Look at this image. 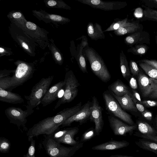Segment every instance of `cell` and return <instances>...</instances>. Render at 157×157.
Returning a JSON list of instances; mask_svg holds the SVG:
<instances>
[{
  "label": "cell",
  "mask_w": 157,
  "mask_h": 157,
  "mask_svg": "<svg viewBox=\"0 0 157 157\" xmlns=\"http://www.w3.org/2000/svg\"><path fill=\"white\" fill-rule=\"evenodd\" d=\"M81 105L80 102L73 107L64 109L54 116L44 119L28 130L27 136L34 137L41 135L52 134L64 121L79 111L82 107Z\"/></svg>",
  "instance_id": "6da1fadb"
},
{
  "label": "cell",
  "mask_w": 157,
  "mask_h": 157,
  "mask_svg": "<svg viewBox=\"0 0 157 157\" xmlns=\"http://www.w3.org/2000/svg\"><path fill=\"white\" fill-rule=\"evenodd\" d=\"M33 72L31 66L25 63H19L12 77L0 78V88L11 91L32 78Z\"/></svg>",
  "instance_id": "7a4b0ae2"
},
{
  "label": "cell",
  "mask_w": 157,
  "mask_h": 157,
  "mask_svg": "<svg viewBox=\"0 0 157 157\" xmlns=\"http://www.w3.org/2000/svg\"><path fill=\"white\" fill-rule=\"evenodd\" d=\"M82 53L88 61L93 73L101 80L107 82L111 76L102 58L93 48L88 45L84 48Z\"/></svg>",
  "instance_id": "3957f363"
},
{
  "label": "cell",
  "mask_w": 157,
  "mask_h": 157,
  "mask_svg": "<svg viewBox=\"0 0 157 157\" xmlns=\"http://www.w3.org/2000/svg\"><path fill=\"white\" fill-rule=\"evenodd\" d=\"M42 144L50 157H71L82 147L83 143L79 142L75 146L66 147L56 141L50 135H45Z\"/></svg>",
  "instance_id": "277c9868"
},
{
  "label": "cell",
  "mask_w": 157,
  "mask_h": 157,
  "mask_svg": "<svg viewBox=\"0 0 157 157\" xmlns=\"http://www.w3.org/2000/svg\"><path fill=\"white\" fill-rule=\"evenodd\" d=\"M53 75L42 78L33 87L29 96H24L27 101V109L34 112L33 109L41 103V99L49 89L53 80Z\"/></svg>",
  "instance_id": "5b68a950"
},
{
  "label": "cell",
  "mask_w": 157,
  "mask_h": 157,
  "mask_svg": "<svg viewBox=\"0 0 157 157\" xmlns=\"http://www.w3.org/2000/svg\"><path fill=\"white\" fill-rule=\"evenodd\" d=\"M64 80L65 82L64 93L56 103L55 110L62 104L71 102L78 95V87L80 84L72 71L66 73Z\"/></svg>",
  "instance_id": "8992f818"
},
{
  "label": "cell",
  "mask_w": 157,
  "mask_h": 157,
  "mask_svg": "<svg viewBox=\"0 0 157 157\" xmlns=\"http://www.w3.org/2000/svg\"><path fill=\"white\" fill-rule=\"evenodd\" d=\"M103 97L105 101L106 109L130 125H135L131 116L124 111L114 97L108 91L104 92Z\"/></svg>",
  "instance_id": "52a82bcc"
},
{
  "label": "cell",
  "mask_w": 157,
  "mask_h": 157,
  "mask_svg": "<svg viewBox=\"0 0 157 157\" xmlns=\"http://www.w3.org/2000/svg\"><path fill=\"white\" fill-rule=\"evenodd\" d=\"M33 112L26 109L24 110L21 108L10 107L7 108L5 111V114L10 123L16 125L18 128L25 127L27 122V117Z\"/></svg>",
  "instance_id": "ba28073f"
},
{
  "label": "cell",
  "mask_w": 157,
  "mask_h": 157,
  "mask_svg": "<svg viewBox=\"0 0 157 157\" xmlns=\"http://www.w3.org/2000/svg\"><path fill=\"white\" fill-rule=\"evenodd\" d=\"M92 8L105 11L119 10L127 5L126 2H105L100 0H76Z\"/></svg>",
  "instance_id": "9c48e42d"
},
{
  "label": "cell",
  "mask_w": 157,
  "mask_h": 157,
  "mask_svg": "<svg viewBox=\"0 0 157 157\" xmlns=\"http://www.w3.org/2000/svg\"><path fill=\"white\" fill-rule=\"evenodd\" d=\"M89 119L91 121L94 123L95 125L94 129L96 135H98L102 130L104 121L102 108L99 105L97 98L94 96L92 98Z\"/></svg>",
  "instance_id": "30bf717a"
},
{
  "label": "cell",
  "mask_w": 157,
  "mask_h": 157,
  "mask_svg": "<svg viewBox=\"0 0 157 157\" xmlns=\"http://www.w3.org/2000/svg\"><path fill=\"white\" fill-rule=\"evenodd\" d=\"M109 125L115 135L126 136L127 133L132 135L137 125H128L119 119L111 116H108Z\"/></svg>",
  "instance_id": "8fae6325"
},
{
  "label": "cell",
  "mask_w": 157,
  "mask_h": 157,
  "mask_svg": "<svg viewBox=\"0 0 157 157\" xmlns=\"http://www.w3.org/2000/svg\"><path fill=\"white\" fill-rule=\"evenodd\" d=\"M91 105L92 102L89 101L84 104L76 113L62 123L61 125L62 127L70 126L74 122H79L80 125L85 123L90 118Z\"/></svg>",
  "instance_id": "7c38bea8"
},
{
  "label": "cell",
  "mask_w": 157,
  "mask_h": 157,
  "mask_svg": "<svg viewBox=\"0 0 157 157\" xmlns=\"http://www.w3.org/2000/svg\"><path fill=\"white\" fill-rule=\"evenodd\" d=\"M150 36L146 31H141L132 33L124 39V43L131 47L137 44H150Z\"/></svg>",
  "instance_id": "4fadbf2b"
},
{
  "label": "cell",
  "mask_w": 157,
  "mask_h": 157,
  "mask_svg": "<svg viewBox=\"0 0 157 157\" xmlns=\"http://www.w3.org/2000/svg\"><path fill=\"white\" fill-rule=\"evenodd\" d=\"M65 83L64 80L60 81L49 89L41 101L43 107L50 104L57 98L59 92L65 86Z\"/></svg>",
  "instance_id": "5bb4252c"
},
{
  "label": "cell",
  "mask_w": 157,
  "mask_h": 157,
  "mask_svg": "<svg viewBox=\"0 0 157 157\" xmlns=\"http://www.w3.org/2000/svg\"><path fill=\"white\" fill-rule=\"evenodd\" d=\"M129 144V143L125 140L117 141L111 140L94 146L92 149L94 150L100 151L115 150L127 147Z\"/></svg>",
  "instance_id": "9a60e30c"
},
{
  "label": "cell",
  "mask_w": 157,
  "mask_h": 157,
  "mask_svg": "<svg viewBox=\"0 0 157 157\" xmlns=\"http://www.w3.org/2000/svg\"><path fill=\"white\" fill-rule=\"evenodd\" d=\"M111 93L119 96L122 97L126 94L129 95L133 100L132 94L127 86L120 79H117L108 87Z\"/></svg>",
  "instance_id": "2e32d148"
},
{
  "label": "cell",
  "mask_w": 157,
  "mask_h": 157,
  "mask_svg": "<svg viewBox=\"0 0 157 157\" xmlns=\"http://www.w3.org/2000/svg\"><path fill=\"white\" fill-rule=\"evenodd\" d=\"M143 26L139 23L128 21L126 25L114 31L118 36H121L129 33H133L143 31Z\"/></svg>",
  "instance_id": "e0dca14e"
},
{
  "label": "cell",
  "mask_w": 157,
  "mask_h": 157,
  "mask_svg": "<svg viewBox=\"0 0 157 157\" xmlns=\"http://www.w3.org/2000/svg\"><path fill=\"white\" fill-rule=\"evenodd\" d=\"M87 33L88 36L92 40H97L104 39L105 35L101 26L97 23L94 24L89 22L87 26Z\"/></svg>",
  "instance_id": "ac0fdd59"
},
{
  "label": "cell",
  "mask_w": 157,
  "mask_h": 157,
  "mask_svg": "<svg viewBox=\"0 0 157 157\" xmlns=\"http://www.w3.org/2000/svg\"><path fill=\"white\" fill-rule=\"evenodd\" d=\"M0 101L7 103L17 104L23 102L24 100L19 94L0 88Z\"/></svg>",
  "instance_id": "d6986e66"
},
{
  "label": "cell",
  "mask_w": 157,
  "mask_h": 157,
  "mask_svg": "<svg viewBox=\"0 0 157 157\" xmlns=\"http://www.w3.org/2000/svg\"><path fill=\"white\" fill-rule=\"evenodd\" d=\"M137 76L139 88L143 96L145 98L148 97L151 89L150 77L140 71Z\"/></svg>",
  "instance_id": "ffe728a7"
},
{
  "label": "cell",
  "mask_w": 157,
  "mask_h": 157,
  "mask_svg": "<svg viewBox=\"0 0 157 157\" xmlns=\"http://www.w3.org/2000/svg\"><path fill=\"white\" fill-rule=\"evenodd\" d=\"M112 94L124 110L134 112H137L138 110L133 99L129 95L126 94L123 96L119 97L113 94Z\"/></svg>",
  "instance_id": "44dd1931"
},
{
  "label": "cell",
  "mask_w": 157,
  "mask_h": 157,
  "mask_svg": "<svg viewBox=\"0 0 157 157\" xmlns=\"http://www.w3.org/2000/svg\"><path fill=\"white\" fill-rule=\"evenodd\" d=\"M78 128L77 127L69 128L68 131L62 137L55 140L60 143L75 146L79 142L76 141L74 139L75 136L78 133Z\"/></svg>",
  "instance_id": "7402d4cb"
},
{
  "label": "cell",
  "mask_w": 157,
  "mask_h": 157,
  "mask_svg": "<svg viewBox=\"0 0 157 157\" xmlns=\"http://www.w3.org/2000/svg\"><path fill=\"white\" fill-rule=\"evenodd\" d=\"M80 43V50L76 59L79 67L81 71L84 73H87L85 58L83 55V49L88 45L87 39L86 36H83Z\"/></svg>",
  "instance_id": "603a6c76"
},
{
  "label": "cell",
  "mask_w": 157,
  "mask_h": 157,
  "mask_svg": "<svg viewBox=\"0 0 157 157\" xmlns=\"http://www.w3.org/2000/svg\"><path fill=\"white\" fill-rule=\"evenodd\" d=\"M120 66L124 78L127 79L130 76V71L126 57L122 50L120 53Z\"/></svg>",
  "instance_id": "cb8c5ba5"
},
{
  "label": "cell",
  "mask_w": 157,
  "mask_h": 157,
  "mask_svg": "<svg viewBox=\"0 0 157 157\" xmlns=\"http://www.w3.org/2000/svg\"><path fill=\"white\" fill-rule=\"evenodd\" d=\"M135 143L137 146L143 149L153 152L157 155V143L143 138L138 139L135 142Z\"/></svg>",
  "instance_id": "d4e9b609"
},
{
  "label": "cell",
  "mask_w": 157,
  "mask_h": 157,
  "mask_svg": "<svg viewBox=\"0 0 157 157\" xmlns=\"http://www.w3.org/2000/svg\"><path fill=\"white\" fill-rule=\"evenodd\" d=\"M137 127L140 133L143 135L157 136V132L148 123L143 121H139Z\"/></svg>",
  "instance_id": "484cf974"
},
{
  "label": "cell",
  "mask_w": 157,
  "mask_h": 157,
  "mask_svg": "<svg viewBox=\"0 0 157 157\" xmlns=\"http://www.w3.org/2000/svg\"><path fill=\"white\" fill-rule=\"evenodd\" d=\"M139 65L150 78L157 79V70L154 67L144 62H139Z\"/></svg>",
  "instance_id": "4316f807"
},
{
  "label": "cell",
  "mask_w": 157,
  "mask_h": 157,
  "mask_svg": "<svg viewBox=\"0 0 157 157\" xmlns=\"http://www.w3.org/2000/svg\"><path fill=\"white\" fill-rule=\"evenodd\" d=\"M149 48L146 44H137L128 49L127 52L135 55H143L147 53Z\"/></svg>",
  "instance_id": "83f0119b"
},
{
  "label": "cell",
  "mask_w": 157,
  "mask_h": 157,
  "mask_svg": "<svg viewBox=\"0 0 157 157\" xmlns=\"http://www.w3.org/2000/svg\"><path fill=\"white\" fill-rule=\"evenodd\" d=\"M128 21V17L123 19L116 18L114 19L113 22L103 32H107L112 31H115L125 25Z\"/></svg>",
  "instance_id": "f1b7e54d"
},
{
  "label": "cell",
  "mask_w": 157,
  "mask_h": 157,
  "mask_svg": "<svg viewBox=\"0 0 157 157\" xmlns=\"http://www.w3.org/2000/svg\"><path fill=\"white\" fill-rule=\"evenodd\" d=\"M143 13L144 18L149 20L157 22V10L145 6Z\"/></svg>",
  "instance_id": "f546056e"
},
{
  "label": "cell",
  "mask_w": 157,
  "mask_h": 157,
  "mask_svg": "<svg viewBox=\"0 0 157 157\" xmlns=\"http://www.w3.org/2000/svg\"><path fill=\"white\" fill-rule=\"evenodd\" d=\"M33 137H28V140L30 142V145L29 147L27 153L24 155L23 157H35V141Z\"/></svg>",
  "instance_id": "4dcf8cb0"
},
{
  "label": "cell",
  "mask_w": 157,
  "mask_h": 157,
  "mask_svg": "<svg viewBox=\"0 0 157 157\" xmlns=\"http://www.w3.org/2000/svg\"><path fill=\"white\" fill-rule=\"evenodd\" d=\"M11 144L9 140L4 137L0 139V151L2 153L8 152L10 149Z\"/></svg>",
  "instance_id": "1f68e13d"
},
{
  "label": "cell",
  "mask_w": 157,
  "mask_h": 157,
  "mask_svg": "<svg viewBox=\"0 0 157 157\" xmlns=\"http://www.w3.org/2000/svg\"><path fill=\"white\" fill-rule=\"evenodd\" d=\"M95 135H96L95 129L90 128L82 134L80 142L83 143L89 140Z\"/></svg>",
  "instance_id": "d6a6232c"
},
{
  "label": "cell",
  "mask_w": 157,
  "mask_h": 157,
  "mask_svg": "<svg viewBox=\"0 0 157 157\" xmlns=\"http://www.w3.org/2000/svg\"><path fill=\"white\" fill-rule=\"evenodd\" d=\"M151 87V91L148 98L157 99V79L150 77Z\"/></svg>",
  "instance_id": "836d02e7"
},
{
  "label": "cell",
  "mask_w": 157,
  "mask_h": 157,
  "mask_svg": "<svg viewBox=\"0 0 157 157\" xmlns=\"http://www.w3.org/2000/svg\"><path fill=\"white\" fill-rule=\"evenodd\" d=\"M130 72L134 76H138L140 71L136 63L134 60H131L129 63Z\"/></svg>",
  "instance_id": "e575fe53"
},
{
  "label": "cell",
  "mask_w": 157,
  "mask_h": 157,
  "mask_svg": "<svg viewBox=\"0 0 157 157\" xmlns=\"http://www.w3.org/2000/svg\"><path fill=\"white\" fill-rule=\"evenodd\" d=\"M134 135L137 136L142 138L152 140L157 143V136L143 135L140 133H136L134 134Z\"/></svg>",
  "instance_id": "d590c367"
},
{
  "label": "cell",
  "mask_w": 157,
  "mask_h": 157,
  "mask_svg": "<svg viewBox=\"0 0 157 157\" xmlns=\"http://www.w3.org/2000/svg\"><path fill=\"white\" fill-rule=\"evenodd\" d=\"M138 62H144L148 64L153 66L157 70V60H156L144 59L139 60Z\"/></svg>",
  "instance_id": "8d00e7d4"
},
{
  "label": "cell",
  "mask_w": 157,
  "mask_h": 157,
  "mask_svg": "<svg viewBox=\"0 0 157 157\" xmlns=\"http://www.w3.org/2000/svg\"><path fill=\"white\" fill-rule=\"evenodd\" d=\"M142 104L148 107L157 106V101L152 100H144L142 101Z\"/></svg>",
  "instance_id": "74e56055"
},
{
  "label": "cell",
  "mask_w": 157,
  "mask_h": 157,
  "mask_svg": "<svg viewBox=\"0 0 157 157\" xmlns=\"http://www.w3.org/2000/svg\"><path fill=\"white\" fill-rule=\"evenodd\" d=\"M133 101L134 102L137 101L140 104H142L140 96L136 90H132Z\"/></svg>",
  "instance_id": "f35d334b"
},
{
  "label": "cell",
  "mask_w": 157,
  "mask_h": 157,
  "mask_svg": "<svg viewBox=\"0 0 157 157\" xmlns=\"http://www.w3.org/2000/svg\"><path fill=\"white\" fill-rule=\"evenodd\" d=\"M129 84L130 87L132 90H135L137 89L138 87L136 79L132 76L130 79Z\"/></svg>",
  "instance_id": "ab89813d"
},
{
  "label": "cell",
  "mask_w": 157,
  "mask_h": 157,
  "mask_svg": "<svg viewBox=\"0 0 157 157\" xmlns=\"http://www.w3.org/2000/svg\"><path fill=\"white\" fill-rule=\"evenodd\" d=\"M142 116L147 120L151 121L152 119V115L151 112L147 110L141 113Z\"/></svg>",
  "instance_id": "60d3db41"
},
{
  "label": "cell",
  "mask_w": 157,
  "mask_h": 157,
  "mask_svg": "<svg viewBox=\"0 0 157 157\" xmlns=\"http://www.w3.org/2000/svg\"><path fill=\"white\" fill-rule=\"evenodd\" d=\"M145 4L148 6H150L152 5L151 7H154L157 8V0H150L148 1H145Z\"/></svg>",
  "instance_id": "b9f144b4"
},
{
  "label": "cell",
  "mask_w": 157,
  "mask_h": 157,
  "mask_svg": "<svg viewBox=\"0 0 157 157\" xmlns=\"http://www.w3.org/2000/svg\"><path fill=\"white\" fill-rule=\"evenodd\" d=\"M138 110L141 113L144 111L145 110L143 105L139 103L138 101H136L134 102Z\"/></svg>",
  "instance_id": "7bdbcfd3"
},
{
  "label": "cell",
  "mask_w": 157,
  "mask_h": 157,
  "mask_svg": "<svg viewBox=\"0 0 157 157\" xmlns=\"http://www.w3.org/2000/svg\"><path fill=\"white\" fill-rule=\"evenodd\" d=\"M27 28L29 29L34 30L36 29L37 26L34 23L30 21H28L26 23Z\"/></svg>",
  "instance_id": "ee69618b"
},
{
  "label": "cell",
  "mask_w": 157,
  "mask_h": 157,
  "mask_svg": "<svg viewBox=\"0 0 157 157\" xmlns=\"http://www.w3.org/2000/svg\"><path fill=\"white\" fill-rule=\"evenodd\" d=\"M55 57L56 59L60 64L62 63V58L60 54L58 52H56L54 53Z\"/></svg>",
  "instance_id": "f6af8a7d"
},
{
  "label": "cell",
  "mask_w": 157,
  "mask_h": 157,
  "mask_svg": "<svg viewBox=\"0 0 157 157\" xmlns=\"http://www.w3.org/2000/svg\"><path fill=\"white\" fill-rule=\"evenodd\" d=\"M12 16L15 18H18L21 17L22 14L19 12H16L13 14Z\"/></svg>",
  "instance_id": "bcb514c9"
},
{
  "label": "cell",
  "mask_w": 157,
  "mask_h": 157,
  "mask_svg": "<svg viewBox=\"0 0 157 157\" xmlns=\"http://www.w3.org/2000/svg\"><path fill=\"white\" fill-rule=\"evenodd\" d=\"M56 2L54 0H49L48 2V4L50 6H53L56 5Z\"/></svg>",
  "instance_id": "7dc6e473"
},
{
  "label": "cell",
  "mask_w": 157,
  "mask_h": 157,
  "mask_svg": "<svg viewBox=\"0 0 157 157\" xmlns=\"http://www.w3.org/2000/svg\"><path fill=\"white\" fill-rule=\"evenodd\" d=\"M108 157H134L130 156H128L125 155H111L110 156Z\"/></svg>",
  "instance_id": "c3c4849f"
},
{
  "label": "cell",
  "mask_w": 157,
  "mask_h": 157,
  "mask_svg": "<svg viewBox=\"0 0 157 157\" xmlns=\"http://www.w3.org/2000/svg\"><path fill=\"white\" fill-rule=\"evenodd\" d=\"M22 47L28 50L29 49V46L25 42H23L22 43Z\"/></svg>",
  "instance_id": "681fc988"
},
{
  "label": "cell",
  "mask_w": 157,
  "mask_h": 157,
  "mask_svg": "<svg viewBox=\"0 0 157 157\" xmlns=\"http://www.w3.org/2000/svg\"><path fill=\"white\" fill-rule=\"evenodd\" d=\"M155 39L156 42V44L157 45V31L156 32V33Z\"/></svg>",
  "instance_id": "f907efd6"
},
{
  "label": "cell",
  "mask_w": 157,
  "mask_h": 157,
  "mask_svg": "<svg viewBox=\"0 0 157 157\" xmlns=\"http://www.w3.org/2000/svg\"><path fill=\"white\" fill-rule=\"evenodd\" d=\"M4 49L2 48H0V52L1 53L3 52L4 51Z\"/></svg>",
  "instance_id": "816d5d0a"
},
{
  "label": "cell",
  "mask_w": 157,
  "mask_h": 157,
  "mask_svg": "<svg viewBox=\"0 0 157 157\" xmlns=\"http://www.w3.org/2000/svg\"><path fill=\"white\" fill-rule=\"evenodd\" d=\"M156 126H157V117H156Z\"/></svg>",
  "instance_id": "f5cc1de1"
},
{
  "label": "cell",
  "mask_w": 157,
  "mask_h": 157,
  "mask_svg": "<svg viewBox=\"0 0 157 157\" xmlns=\"http://www.w3.org/2000/svg\"><path fill=\"white\" fill-rule=\"evenodd\" d=\"M156 128L157 129V130H156V131L157 132V126H156Z\"/></svg>",
  "instance_id": "db71d44e"
}]
</instances>
